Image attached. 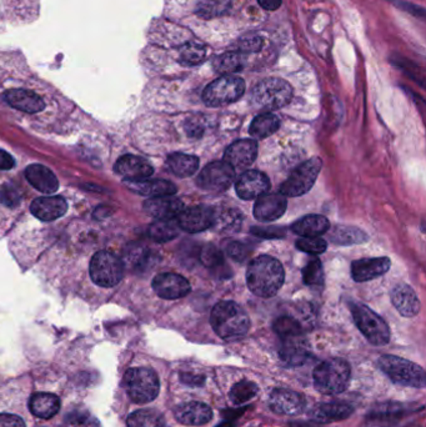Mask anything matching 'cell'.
I'll list each match as a JSON object with an SVG mask.
<instances>
[{
  "label": "cell",
  "mask_w": 426,
  "mask_h": 427,
  "mask_svg": "<svg viewBox=\"0 0 426 427\" xmlns=\"http://www.w3.org/2000/svg\"><path fill=\"white\" fill-rule=\"evenodd\" d=\"M285 273L279 260L269 255L258 256L249 264L246 284L254 295L271 297L284 284Z\"/></svg>",
  "instance_id": "6da1fadb"
},
{
  "label": "cell",
  "mask_w": 426,
  "mask_h": 427,
  "mask_svg": "<svg viewBox=\"0 0 426 427\" xmlns=\"http://www.w3.org/2000/svg\"><path fill=\"white\" fill-rule=\"evenodd\" d=\"M210 324L215 334L227 341L241 339L250 329L246 311L234 301H222L214 306Z\"/></svg>",
  "instance_id": "7a4b0ae2"
},
{
  "label": "cell",
  "mask_w": 426,
  "mask_h": 427,
  "mask_svg": "<svg viewBox=\"0 0 426 427\" xmlns=\"http://www.w3.org/2000/svg\"><path fill=\"white\" fill-rule=\"evenodd\" d=\"M293 97V88L279 78H268L254 87L250 102L263 112H273L286 107Z\"/></svg>",
  "instance_id": "3957f363"
},
{
  "label": "cell",
  "mask_w": 426,
  "mask_h": 427,
  "mask_svg": "<svg viewBox=\"0 0 426 427\" xmlns=\"http://www.w3.org/2000/svg\"><path fill=\"white\" fill-rule=\"evenodd\" d=\"M350 365L343 359H330L315 367L314 386L324 395L346 391L350 382Z\"/></svg>",
  "instance_id": "277c9868"
},
{
  "label": "cell",
  "mask_w": 426,
  "mask_h": 427,
  "mask_svg": "<svg viewBox=\"0 0 426 427\" xmlns=\"http://www.w3.org/2000/svg\"><path fill=\"white\" fill-rule=\"evenodd\" d=\"M379 367L391 381L401 386L424 389L426 386L425 371L414 362L398 356L384 355L379 359Z\"/></svg>",
  "instance_id": "5b68a950"
},
{
  "label": "cell",
  "mask_w": 426,
  "mask_h": 427,
  "mask_svg": "<svg viewBox=\"0 0 426 427\" xmlns=\"http://www.w3.org/2000/svg\"><path fill=\"white\" fill-rule=\"evenodd\" d=\"M124 387L130 400L142 405L157 399L160 390V382L157 372L152 369L135 367L128 370L125 374Z\"/></svg>",
  "instance_id": "8992f818"
},
{
  "label": "cell",
  "mask_w": 426,
  "mask_h": 427,
  "mask_svg": "<svg viewBox=\"0 0 426 427\" xmlns=\"http://www.w3.org/2000/svg\"><path fill=\"white\" fill-rule=\"evenodd\" d=\"M351 314L358 329L373 345H386L390 341V329L380 316L363 304H353Z\"/></svg>",
  "instance_id": "52a82bcc"
},
{
  "label": "cell",
  "mask_w": 426,
  "mask_h": 427,
  "mask_svg": "<svg viewBox=\"0 0 426 427\" xmlns=\"http://www.w3.org/2000/svg\"><path fill=\"white\" fill-rule=\"evenodd\" d=\"M245 93V83L235 75H223L210 83L203 93V102L208 107H223L237 102Z\"/></svg>",
  "instance_id": "ba28073f"
},
{
  "label": "cell",
  "mask_w": 426,
  "mask_h": 427,
  "mask_svg": "<svg viewBox=\"0 0 426 427\" xmlns=\"http://www.w3.org/2000/svg\"><path fill=\"white\" fill-rule=\"evenodd\" d=\"M323 162L320 158H311L301 164L299 168L295 169L289 178L285 180L280 186V194L284 196H301L310 191L314 186L316 179L319 176Z\"/></svg>",
  "instance_id": "9c48e42d"
},
{
  "label": "cell",
  "mask_w": 426,
  "mask_h": 427,
  "mask_svg": "<svg viewBox=\"0 0 426 427\" xmlns=\"http://www.w3.org/2000/svg\"><path fill=\"white\" fill-rule=\"evenodd\" d=\"M89 271L94 284L102 288H112L122 281L124 265L117 255L109 251H99L93 256Z\"/></svg>",
  "instance_id": "30bf717a"
},
{
  "label": "cell",
  "mask_w": 426,
  "mask_h": 427,
  "mask_svg": "<svg viewBox=\"0 0 426 427\" xmlns=\"http://www.w3.org/2000/svg\"><path fill=\"white\" fill-rule=\"evenodd\" d=\"M235 178V169L227 162H214L199 174L197 184L209 193H223L230 188Z\"/></svg>",
  "instance_id": "8fae6325"
},
{
  "label": "cell",
  "mask_w": 426,
  "mask_h": 427,
  "mask_svg": "<svg viewBox=\"0 0 426 427\" xmlns=\"http://www.w3.org/2000/svg\"><path fill=\"white\" fill-rule=\"evenodd\" d=\"M152 289L157 295L165 300H177L188 295L192 286L182 275L164 273L152 280Z\"/></svg>",
  "instance_id": "7c38bea8"
},
{
  "label": "cell",
  "mask_w": 426,
  "mask_h": 427,
  "mask_svg": "<svg viewBox=\"0 0 426 427\" xmlns=\"http://www.w3.org/2000/svg\"><path fill=\"white\" fill-rule=\"evenodd\" d=\"M214 219H215V210L200 205V206L187 209L179 214L178 225L179 228L184 231L190 234H197L204 230L213 228Z\"/></svg>",
  "instance_id": "4fadbf2b"
},
{
  "label": "cell",
  "mask_w": 426,
  "mask_h": 427,
  "mask_svg": "<svg viewBox=\"0 0 426 427\" xmlns=\"http://www.w3.org/2000/svg\"><path fill=\"white\" fill-rule=\"evenodd\" d=\"M270 180L264 173L258 170H248L241 174L235 184V190L240 199L253 200L268 193Z\"/></svg>",
  "instance_id": "5bb4252c"
},
{
  "label": "cell",
  "mask_w": 426,
  "mask_h": 427,
  "mask_svg": "<svg viewBox=\"0 0 426 427\" xmlns=\"http://www.w3.org/2000/svg\"><path fill=\"white\" fill-rule=\"evenodd\" d=\"M280 340H281L280 357L288 367H300L306 362L310 355V346L304 336V332L286 336Z\"/></svg>",
  "instance_id": "9a60e30c"
},
{
  "label": "cell",
  "mask_w": 426,
  "mask_h": 427,
  "mask_svg": "<svg viewBox=\"0 0 426 427\" xmlns=\"http://www.w3.org/2000/svg\"><path fill=\"white\" fill-rule=\"evenodd\" d=\"M269 406L279 415L296 416L304 411L305 400L299 392L288 389H275L270 394Z\"/></svg>",
  "instance_id": "2e32d148"
},
{
  "label": "cell",
  "mask_w": 426,
  "mask_h": 427,
  "mask_svg": "<svg viewBox=\"0 0 426 427\" xmlns=\"http://www.w3.org/2000/svg\"><path fill=\"white\" fill-rule=\"evenodd\" d=\"M288 208L286 196L281 194H264L256 199L254 205V216L261 223L280 219Z\"/></svg>",
  "instance_id": "e0dca14e"
},
{
  "label": "cell",
  "mask_w": 426,
  "mask_h": 427,
  "mask_svg": "<svg viewBox=\"0 0 426 427\" xmlns=\"http://www.w3.org/2000/svg\"><path fill=\"white\" fill-rule=\"evenodd\" d=\"M258 157V144L253 139H240L234 142L224 155V162L234 169H245L250 167Z\"/></svg>",
  "instance_id": "ac0fdd59"
},
{
  "label": "cell",
  "mask_w": 426,
  "mask_h": 427,
  "mask_svg": "<svg viewBox=\"0 0 426 427\" xmlns=\"http://www.w3.org/2000/svg\"><path fill=\"white\" fill-rule=\"evenodd\" d=\"M144 210L154 219L174 220L184 210V203L173 195L150 198L144 203Z\"/></svg>",
  "instance_id": "d6986e66"
},
{
  "label": "cell",
  "mask_w": 426,
  "mask_h": 427,
  "mask_svg": "<svg viewBox=\"0 0 426 427\" xmlns=\"http://www.w3.org/2000/svg\"><path fill=\"white\" fill-rule=\"evenodd\" d=\"M390 259L388 258H368L355 260L351 264V276L356 283H365L386 274L390 269Z\"/></svg>",
  "instance_id": "ffe728a7"
},
{
  "label": "cell",
  "mask_w": 426,
  "mask_h": 427,
  "mask_svg": "<svg viewBox=\"0 0 426 427\" xmlns=\"http://www.w3.org/2000/svg\"><path fill=\"white\" fill-rule=\"evenodd\" d=\"M175 418L187 426H203L213 418L212 408L203 402H184L174 411Z\"/></svg>",
  "instance_id": "44dd1931"
},
{
  "label": "cell",
  "mask_w": 426,
  "mask_h": 427,
  "mask_svg": "<svg viewBox=\"0 0 426 427\" xmlns=\"http://www.w3.org/2000/svg\"><path fill=\"white\" fill-rule=\"evenodd\" d=\"M115 172L127 181H139L150 178L154 169L145 159L135 155H124L115 164Z\"/></svg>",
  "instance_id": "7402d4cb"
},
{
  "label": "cell",
  "mask_w": 426,
  "mask_h": 427,
  "mask_svg": "<svg viewBox=\"0 0 426 427\" xmlns=\"http://www.w3.org/2000/svg\"><path fill=\"white\" fill-rule=\"evenodd\" d=\"M68 210V203L63 196H44L31 203V211L36 219L53 221L59 219Z\"/></svg>",
  "instance_id": "603a6c76"
},
{
  "label": "cell",
  "mask_w": 426,
  "mask_h": 427,
  "mask_svg": "<svg viewBox=\"0 0 426 427\" xmlns=\"http://www.w3.org/2000/svg\"><path fill=\"white\" fill-rule=\"evenodd\" d=\"M391 301L396 310L405 317H414L420 312L419 297L409 285H396L391 290Z\"/></svg>",
  "instance_id": "cb8c5ba5"
},
{
  "label": "cell",
  "mask_w": 426,
  "mask_h": 427,
  "mask_svg": "<svg viewBox=\"0 0 426 427\" xmlns=\"http://www.w3.org/2000/svg\"><path fill=\"white\" fill-rule=\"evenodd\" d=\"M354 408L344 402L320 404L310 411L309 416L316 423H330L350 416Z\"/></svg>",
  "instance_id": "d4e9b609"
},
{
  "label": "cell",
  "mask_w": 426,
  "mask_h": 427,
  "mask_svg": "<svg viewBox=\"0 0 426 427\" xmlns=\"http://www.w3.org/2000/svg\"><path fill=\"white\" fill-rule=\"evenodd\" d=\"M26 178L38 191L43 194H54L59 189V181L56 174L41 164H33L28 167Z\"/></svg>",
  "instance_id": "484cf974"
},
{
  "label": "cell",
  "mask_w": 426,
  "mask_h": 427,
  "mask_svg": "<svg viewBox=\"0 0 426 427\" xmlns=\"http://www.w3.org/2000/svg\"><path fill=\"white\" fill-rule=\"evenodd\" d=\"M6 100L11 107L28 114H36L46 107L38 94L26 89H11L6 94Z\"/></svg>",
  "instance_id": "4316f807"
},
{
  "label": "cell",
  "mask_w": 426,
  "mask_h": 427,
  "mask_svg": "<svg viewBox=\"0 0 426 427\" xmlns=\"http://www.w3.org/2000/svg\"><path fill=\"white\" fill-rule=\"evenodd\" d=\"M128 188L134 193L149 198H157V196H167L174 195L177 193V186L173 183L162 179H152V180H139V181H127Z\"/></svg>",
  "instance_id": "83f0119b"
},
{
  "label": "cell",
  "mask_w": 426,
  "mask_h": 427,
  "mask_svg": "<svg viewBox=\"0 0 426 427\" xmlns=\"http://www.w3.org/2000/svg\"><path fill=\"white\" fill-rule=\"evenodd\" d=\"M29 408L34 416L48 420L59 412L61 401L54 394L36 392L29 400Z\"/></svg>",
  "instance_id": "f1b7e54d"
},
{
  "label": "cell",
  "mask_w": 426,
  "mask_h": 427,
  "mask_svg": "<svg viewBox=\"0 0 426 427\" xmlns=\"http://www.w3.org/2000/svg\"><path fill=\"white\" fill-rule=\"evenodd\" d=\"M330 229L329 220L323 215H309L295 221L291 230L303 238H316Z\"/></svg>",
  "instance_id": "f546056e"
},
{
  "label": "cell",
  "mask_w": 426,
  "mask_h": 427,
  "mask_svg": "<svg viewBox=\"0 0 426 427\" xmlns=\"http://www.w3.org/2000/svg\"><path fill=\"white\" fill-rule=\"evenodd\" d=\"M167 168L179 178H188L197 173L199 168V159L188 154H172L167 159Z\"/></svg>",
  "instance_id": "4dcf8cb0"
},
{
  "label": "cell",
  "mask_w": 426,
  "mask_h": 427,
  "mask_svg": "<svg viewBox=\"0 0 426 427\" xmlns=\"http://www.w3.org/2000/svg\"><path fill=\"white\" fill-rule=\"evenodd\" d=\"M280 127V119L270 112L260 114L251 122L249 132L255 139H265L278 132Z\"/></svg>",
  "instance_id": "1f68e13d"
},
{
  "label": "cell",
  "mask_w": 426,
  "mask_h": 427,
  "mask_svg": "<svg viewBox=\"0 0 426 427\" xmlns=\"http://www.w3.org/2000/svg\"><path fill=\"white\" fill-rule=\"evenodd\" d=\"M214 69L224 74V75H233L234 73L243 70L245 66L244 54L239 51H228L214 59Z\"/></svg>",
  "instance_id": "d6a6232c"
},
{
  "label": "cell",
  "mask_w": 426,
  "mask_h": 427,
  "mask_svg": "<svg viewBox=\"0 0 426 427\" xmlns=\"http://www.w3.org/2000/svg\"><path fill=\"white\" fill-rule=\"evenodd\" d=\"M127 425L128 427H165V421L157 410L142 408L129 415Z\"/></svg>",
  "instance_id": "836d02e7"
},
{
  "label": "cell",
  "mask_w": 426,
  "mask_h": 427,
  "mask_svg": "<svg viewBox=\"0 0 426 427\" xmlns=\"http://www.w3.org/2000/svg\"><path fill=\"white\" fill-rule=\"evenodd\" d=\"M241 223H243L241 214L237 210L228 209L219 214L215 211L213 228L218 230L219 233H235L241 228Z\"/></svg>",
  "instance_id": "e575fe53"
},
{
  "label": "cell",
  "mask_w": 426,
  "mask_h": 427,
  "mask_svg": "<svg viewBox=\"0 0 426 427\" xmlns=\"http://www.w3.org/2000/svg\"><path fill=\"white\" fill-rule=\"evenodd\" d=\"M179 229L178 223L173 220H157L149 228V236L157 243H167L178 236Z\"/></svg>",
  "instance_id": "d590c367"
},
{
  "label": "cell",
  "mask_w": 426,
  "mask_h": 427,
  "mask_svg": "<svg viewBox=\"0 0 426 427\" xmlns=\"http://www.w3.org/2000/svg\"><path fill=\"white\" fill-rule=\"evenodd\" d=\"M330 239L339 245L361 244L368 240V235L353 226H336L330 234Z\"/></svg>",
  "instance_id": "8d00e7d4"
},
{
  "label": "cell",
  "mask_w": 426,
  "mask_h": 427,
  "mask_svg": "<svg viewBox=\"0 0 426 427\" xmlns=\"http://www.w3.org/2000/svg\"><path fill=\"white\" fill-rule=\"evenodd\" d=\"M207 56H208L207 46L199 41H190L182 48L179 60L183 65H198L207 59Z\"/></svg>",
  "instance_id": "74e56055"
},
{
  "label": "cell",
  "mask_w": 426,
  "mask_h": 427,
  "mask_svg": "<svg viewBox=\"0 0 426 427\" xmlns=\"http://www.w3.org/2000/svg\"><path fill=\"white\" fill-rule=\"evenodd\" d=\"M259 389L254 384V382L243 380L234 385L233 389L230 390V401L233 402L234 405H243L246 402L253 400L254 397L258 395Z\"/></svg>",
  "instance_id": "f35d334b"
},
{
  "label": "cell",
  "mask_w": 426,
  "mask_h": 427,
  "mask_svg": "<svg viewBox=\"0 0 426 427\" xmlns=\"http://www.w3.org/2000/svg\"><path fill=\"white\" fill-rule=\"evenodd\" d=\"M200 261L203 263L204 266H207L217 273H220V269L225 268L223 253L217 246L212 244L205 245L202 249Z\"/></svg>",
  "instance_id": "ab89813d"
},
{
  "label": "cell",
  "mask_w": 426,
  "mask_h": 427,
  "mask_svg": "<svg viewBox=\"0 0 426 427\" xmlns=\"http://www.w3.org/2000/svg\"><path fill=\"white\" fill-rule=\"evenodd\" d=\"M64 427H102L95 417L84 410H76L66 417Z\"/></svg>",
  "instance_id": "60d3db41"
},
{
  "label": "cell",
  "mask_w": 426,
  "mask_h": 427,
  "mask_svg": "<svg viewBox=\"0 0 426 427\" xmlns=\"http://www.w3.org/2000/svg\"><path fill=\"white\" fill-rule=\"evenodd\" d=\"M303 280L305 285L315 286L324 283V270L319 259H311L303 270Z\"/></svg>",
  "instance_id": "b9f144b4"
},
{
  "label": "cell",
  "mask_w": 426,
  "mask_h": 427,
  "mask_svg": "<svg viewBox=\"0 0 426 427\" xmlns=\"http://www.w3.org/2000/svg\"><path fill=\"white\" fill-rule=\"evenodd\" d=\"M274 330L280 339L304 332L299 322L295 320L294 317H290V316H283V317H279L278 320L275 321Z\"/></svg>",
  "instance_id": "7bdbcfd3"
},
{
  "label": "cell",
  "mask_w": 426,
  "mask_h": 427,
  "mask_svg": "<svg viewBox=\"0 0 426 427\" xmlns=\"http://www.w3.org/2000/svg\"><path fill=\"white\" fill-rule=\"evenodd\" d=\"M296 248L304 251L306 254L311 255H319L323 254L328 244L326 241L323 239H320L319 236L316 238H301V239L296 241Z\"/></svg>",
  "instance_id": "ee69618b"
},
{
  "label": "cell",
  "mask_w": 426,
  "mask_h": 427,
  "mask_svg": "<svg viewBox=\"0 0 426 427\" xmlns=\"http://www.w3.org/2000/svg\"><path fill=\"white\" fill-rule=\"evenodd\" d=\"M264 41L260 38V36H246L243 38L241 41L238 43V51L241 54L245 53H255V51H260L263 48Z\"/></svg>",
  "instance_id": "f6af8a7d"
},
{
  "label": "cell",
  "mask_w": 426,
  "mask_h": 427,
  "mask_svg": "<svg viewBox=\"0 0 426 427\" xmlns=\"http://www.w3.org/2000/svg\"><path fill=\"white\" fill-rule=\"evenodd\" d=\"M225 251H227V254L232 259L239 261V263H241V261H244L249 256L248 246L243 244V243H240V241H232V243H229L225 246Z\"/></svg>",
  "instance_id": "bcb514c9"
},
{
  "label": "cell",
  "mask_w": 426,
  "mask_h": 427,
  "mask_svg": "<svg viewBox=\"0 0 426 427\" xmlns=\"http://www.w3.org/2000/svg\"><path fill=\"white\" fill-rule=\"evenodd\" d=\"M0 201L6 206H16L21 203V195L13 186L6 185L0 190Z\"/></svg>",
  "instance_id": "7dc6e473"
},
{
  "label": "cell",
  "mask_w": 426,
  "mask_h": 427,
  "mask_svg": "<svg viewBox=\"0 0 426 427\" xmlns=\"http://www.w3.org/2000/svg\"><path fill=\"white\" fill-rule=\"evenodd\" d=\"M251 233L263 239H280L284 238L285 230L283 228H275V226H269V228H253Z\"/></svg>",
  "instance_id": "c3c4849f"
},
{
  "label": "cell",
  "mask_w": 426,
  "mask_h": 427,
  "mask_svg": "<svg viewBox=\"0 0 426 427\" xmlns=\"http://www.w3.org/2000/svg\"><path fill=\"white\" fill-rule=\"evenodd\" d=\"M0 427H26V422L16 415L0 413Z\"/></svg>",
  "instance_id": "681fc988"
},
{
  "label": "cell",
  "mask_w": 426,
  "mask_h": 427,
  "mask_svg": "<svg viewBox=\"0 0 426 427\" xmlns=\"http://www.w3.org/2000/svg\"><path fill=\"white\" fill-rule=\"evenodd\" d=\"M185 130L188 132L189 137H200V135H203L204 132L203 122H200L199 117H193V119H190V120L187 122Z\"/></svg>",
  "instance_id": "f907efd6"
},
{
  "label": "cell",
  "mask_w": 426,
  "mask_h": 427,
  "mask_svg": "<svg viewBox=\"0 0 426 427\" xmlns=\"http://www.w3.org/2000/svg\"><path fill=\"white\" fill-rule=\"evenodd\" d=\"M16 160L11 157V154L6 153L4 150H0V170H11L14 168Z\"/></svg>",
  "instance_id": "816d5d0a"
},
{
  "label": "cell",
  "mask_w": 426,
  "mask_h": 427,
  "mask_svg": "<svg viewBox=\"0 0 426 427\" xmlns=\"http://www.w3.org/2000/svg\"><path fill=\"white\" fill-rule=\"evenodd\" d=\"M259 1V6L265 9V11H276L279 9L281 6V1L283 0H258Z\"/></svg>",
  "instance_id": "f5cc1de1"
},
{
  "label": "cell",
  "mask_w": 426,
  "mask_h": 427,
  "mask_svg": "<svg viewBox=\"0 0 426 427\" xmlns=\"http://www.w3.org/2000/svg\"><path fill=\"white\" fill-rule=\"evenodd\" d=\"M290 427H315L311 426L309 423H303V422H294V423H291Z\"/></svg>",
  "instance_id": "db71d44e"
}]
</instances>
